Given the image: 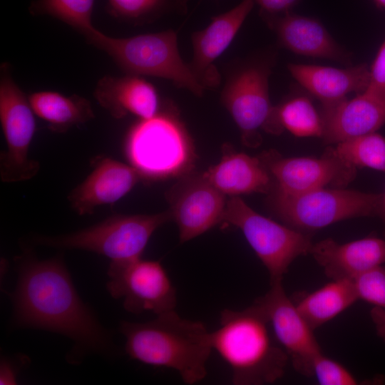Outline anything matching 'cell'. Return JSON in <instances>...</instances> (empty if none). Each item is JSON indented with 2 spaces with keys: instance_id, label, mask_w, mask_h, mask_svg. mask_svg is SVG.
I'll return each mask as SVG.
<instances>
[{
  "instance_id": "cell-25",
  "label": "cell",
  "mask_w": 385,
  "mask_h": 385,
  "mask_svg": "<svg viewBox=\"0 0 385 385\" xmlns=\"http://www.w3.org/2000/svg\"><path fill=\"white\" fill-rule=\"evenodd\" d=\"M189 0H107V11L134 24L153 22L167 14H185Z\"/></svg>"
},
{
  "instance_id": "cell-28",
  "label": "cell",
  "mask_w": 385,
  "mask_h": 385,
  "mask_svg": "<svg viewBox=\"0 0 385 385\" xmlns=\"http://www.w3.org/2000/svg\"><path fill=\"white\" fill-rule=\"evenodd\" d=\"M284 128L297 137H320L323 122L312 101L306 96L292 98L277 106Z\"/></svg>"
},
{
  "instance_id": "cell-24",
  "label": "cell",
  "mask_w": 385,
  "mask_h": 385,
  "mask_svg": "<svg viewBox=\"0 0 385 385\" xmlns=\"http://www.w3.org/2000/svg\"><path fill=\"white\" fill-rule=\"evenodd\" d=\"M29 100L35 115L48 123L54 132H66L95 117L91 102L78 95L66 96L44 91L31 93Z\"/></svg>"
},
{
  "instance_id": "cell-23",
  "label": "cell",
  "mask_w": 385,
  "mask_h": 385,
  "mask_svg": "<svg viewBox=\"0 0 385 385\" xmlns=\"http://www.w3.org/2000/svg\"><path fill=\"white\" fill-rule=\"evenodd\" d=\"M292 300L314 331L350 307L358 298L351 279H332L312 292L297 294Z\"/></svg>"
},
{
  "instance_id": "cell-2",
  "label": "cell",
  "mask_w": 385,
  "mask_h": 385,
  "mask_svg": "<svg viewBox=\"0 0 385 385\" xmlns=\"http://www.w3.org/2000/svg\"><path fill=\"white\" fill-rule=\"evenodd\" d=\"M120 331L130 358L173 369L186 384L205 377L212 349L210 332L202 322L183 318L174 309L146 322L123 321Z\"/></svg>"
},
{
  "instance_id": "cell-13",
  "label": "cell",
  "mask_w": 385,
  "mask_h": 385,
  "mask_svg": "<svg viewBox=\"0 0 385 385\" xmlns=\"http://www.w3.org/2000/svg\"><path fill=\"white\" fill-rule=\"evenodd\" d=\"M254 302L264 312L294 370L304 376H313L314 359L322 351L314 330L287 295L282 283L270 284V289Z\"/></svg>"
},
{
  "instance_id": "cell-10",
  "label": "cell",
  "mask_w": 385,
  "mask_h": 385,
  "mask_svg": "<svg viewBox=\"0 0 385 385\" xmlns=\"http://www.w3.org/2000/svg\"><path fill=\"white\" fill-rule=\"evenodd\" d=\"M34 112L29 96L11 76L8 63L1 67L0 120L6 148L0 154V178L4 183L30 180L40 165L29 157L36 130Z\"/></svg>"
},
{
  "instance_id": "cell-8",
  "label": "cell",
  "mask_w": 385,
  "mask_h": 385,
  "mask_svg": "<svg viewBox=\"0 0 385 385\" xmlns=\"http://www.w3.org/2000/svg\"><path fill=\"white\" fill-rule=\"evenodd\" d=\"M171 220L169 210L153 215H117L76 232L36 236L33 241L39 245L96 252L111 262H128L140 258L154 232Z\"/></svg>"
},
{
  "instance_id": "cell-34",
  "label": "cell",
  "mask_w": 385,
  "mask_h": 385,
  "mask_svg": "<svg viewBox=\"0 0 385 385\" xmlns=\"http://www.w3.org/2000/svg\"><path fill=\"white\" fill-rule=\"evenodd\" d=\"M370 317L377 336L385 343V308L374 307L370 311Z\"/></svg>"
},
{
  "instance_id": "cell-17",
  "label": "cell",
  "mask_w": 385,
  "mask_h": 385,
  "mask_svg": "<svg viewBox=\"0 0 385 385\" xmlns=\"http://www.w3.org/2000/svg\"><path fill=\"white\" fill-rule=\"evenodd\" d=\"M142 177L131 165L108 157L96 159L87 178L68 195L71 208L78 215L93 213L99 206L113 204L125 196Z\"/></svg>"
},
{
  "instance_id": "cell-9",
  "label": "cell",
  "mask_w": 385,
  "mask_h": 385,
  "mask_svg": "<svg viewBox=\"0 0 385 385\" xmlns=\"http://www.w3.org/2000/svg\"><path fill=\"white\" fill-rule=\"evenodd\" d=\"M222 222L241 230L268 271L270 284L282 282L293 261L309 254L313 245L312 235L259 214L236 196L227 200Z\"/></svg>"
},
{
  "instance_id": "cell-21",
  "label": "cell",
  "mask_w": 385,
  "mask_h": 385,
  "mask_svg": "<svg viewBox=\"0 0 385 385\" xmlns=\"http://www.w3.org/2000/svg\"><path fill=\"white\" fill-rule=\"evenodd\" d=\"M93 96L116 119L128 114L147 119L160 110L155 88L140 76H105L97 83Z\"/></svg>"
},
{
  "instance_id": "cell-18",
  "label": "cell",
  "mask_w": 385,
  "mask_h": 385,
  "mask_svg": "<svg viewBox=\"0 0 385 385\" xmlns=\"http://www.w3.org/2000/svg\"><path fill=\"white\" fill-rule=\"evenodd\" d=\"M320 114L326 144L376 132L385 124V93L365 90L351 99L322 108Z\"/></svg>"
},
{
  "instance_id": "cell-4",
  "label": "cell",
  "mask_w": 385,
  "mask_h": 385,
  "mask_svg": "<svg viewBox=\"0 0 385 385\" xmlns=\"http://www.w3.org/2000/svg\"><path fill=\"white\" fill-rule=\"evenodd\" d=\"M274 61L272 54L255 55L231 61L225 71L220 100L249 148L261 144L260 130L279 135L284 130L269 94Z\"/></svg>"
},
{
  "instance_id": "cell-3",
  "label": "cell",
  "mask_w": 385,
  "mask_h": 385,
  "mask_svg": "<svg viewBox=\"0 0 385 385\" xmlns=\"http://www.w3.org/2000/svg\"><path fill=\"white\" fill-rule=\"evenodd\" d=\"M210 342L212 350L230 367L236 385L274 383L284 376L289 360L255 302L242 310L224 309L219 327L210 332Z\"/></svg>"
},
{
  "instance_id": "cell-32",
  "label": "cell",
  "mask_w": 385,
  "mask_h": 385,
  "mask_svg": "<svg viewBox=\"0 0 385 385\" xmlns=\"http://www.w3.org/2000/svg\"><path fill=\"white\" fill-rule=\"evenodd\" d=\"M301 0H254L260 6V14H282L291 11Z\"/></svg>"
},
{
  "instance_id": "cell-12",
  "label": "cell",
  "mask_w": 385,
  "mask_h": 385,
  "mask_svg": "<svg viewBox=\"0 0 385 385\" xmlns=\"http://www.w3.org/2000/svg\"><path fill=\"white\" fill-rule=\"evenodd\" d=\"M260 158L272 175L274 188L287 194H298L331 186L344 188L354 179L356 168L339 158L332 147L320 158H283L270 150Z\"/></svg>"
},
{
  "instance_id": "cell-16",
  "label": "cell",
  "mask_w": 385,
  "mask_h": 385,
  "mask_svg": "<svg viewBox=\"0 0 385 385\" xmlns=\"http://www.w3.org/2000/svg\"><path fill=\"white\" fill-rule=\"evenodd\" d=\"M281 46L299 55L350 64L351 53L337 43L318 20L294 14H260Z\"/></svg>"
},
{
  "instance_id": "cell-14",
  "label": "cell",
  "mask_w": 385,
  "mask_h": 385,
  "mask_svg": "<svg viewBox=\"0 0 385 385\" xmlns=\"http://www.w3.org/2000/svg\"><path fill=\"white\" fill-rule=\"evenodd\" d=\"M167 199L181 243L222 222L227 202L225 195L203 174L185 175L169 190Z\"/></svg>"
},
{
  "instance_id": "cell-5",
  "label": "cell",
  "mask_w": 385,
  "mask_h": 385,
  "mask_svg": "<svg viewBox=\"0 0 385 385\" xmlns=\"http://www.w3.org/2000/svg\"><path fill=\"white\" fill-rule=\"evenodd\" d=\"M88 42L106 52L126 74L150 76L171 81L197 97L205 88L181 57L177 33L166 30L128 38L108 36L98 29Z\"/></svg>"
},
{
  "instance_id": "cell-20",
  "label": "cell",
  "mask_w": 385,
  "mask_h": 385,
  "mask_svg": "<svg viewBox=\"0 0 385 385\" xmlns=\"http://www.w3.org/2000/svg\"><path fill=\"white\" fill-rule=\"evenodd\" d=\"M288 69L302 86L320 101L322 108L339 103L349 93H363L370 80L366 63L345 68L290 63Z\"/></svg>"
},
{
  "instance_id": "cell-7",
  "label": "cell",
  "mask_w": 385,
  "mask_h": 385,
  "mask_svg": "<svg viewBox=\"0 0 385 385\" xmlns=\"http://www.w3.org/2000/svg\"><path fill=\"white\" fill-rule=\"evenodd\" d=\"M381 193L354 190L319 188L298 194H287L273 188L268 203L286 225L304 233L359 217L377 216Z\"/></svg>"
},
{
  "instance_id": "cell-30",
  "label": "cell",
  "mask_w": 385,
  "mask_h": 385,
  "mask_svg": "<svg viewBox=\"0 0 385 385\" xmlns=\"http://www.w3.org/2000/svg\"><path fill=\"white\" fill-rule=\"evenodd\" d=\"M313 376L321 385H356L359 381L342 364L327 357L323 352L315 356L312 364Z\"/></svg>"
},
{
  "instance_id": "cell-6",
  "label": "cell",
  "mask_w": 385,
  "mask_h": 385,
  "mask_svg": "<svg viewBox=\"0 0 385 385\" xmlns=\"http://www.w3.org/2000/svg\"><path fill=\"white\" fill-rule=\"evenodd\" d=\"M125 153L142 179L160 180L187 172L193 160L192 141L173 111L160 109L130 129Z\"/></svg>"
},
{
  "instance_id": "cell-19",
  "label": "cell",
  "mask_w": 385,
  "mask_h": 385,
  "mask_svg": "<svg viewBox=\"0 0 385 385\" xmlns=\"http://www.w3.org/2000/svg\"><path fill=\"white\" fill-rule=\"evenodd\" d=\"M331 279H352L385 263V239L369 236L346 243L332 238L313 243L309 253Z\"/></svg>"
},
{
  "instance_id": "cell-35",
  "label": "cell",
  "mask_w": 385,
  "mask_h": 385,
  "mask_svg": "<svg viewBox=\"0 0 385 385\" xmlns=\"http://www.w3.org/2000/svg\"><path fill=\"white\" fill-rule=\"evenodd\" d=\"M377 216L379 217V218L382 221V223L384 225L383 235H384V237H385V190L383 193H381Z\"/></svg>"
},
{
  "instance_id": "cell-29",
  "label": "cell",
  "mask_w": 385,
  "mask_h": 385,
  "mask_svg": "<svg viewBox=\"0 0 385 385\" xmlns=\"http://www.w3.org/2000/svg\"><path fill=\"white\" fill-rule=\"evenodd\" d=\"M358 299L385 308V266L368 270L351 279Z\"/></svg>"
},
{
  "instance_id": "cell-33",
  "label": "cell",
  "mask_w": 385,
  "mask_h": 385,
  "mask_svg": "<svg viewBox=\"0 0 385 385\" xmlns=\"http://www.w3.org/2000/svg\"><path fill=\"white\" fill-rule=\"evenodd\" d=\"M19 368L12 359H3L0 367V384H16Z\"/></svg>"
},
{
  "instance_id": "cell-1",
  "label": "cell",
  "mask_w": 385,
  "mask_h": 385,
  "mask_svg": "<svg viewBox=\"0 0 385 385\" xmlns=\"http://www.w3.org/2000/svg\"><path fill=\"white\" fill-rule=\"evenodd\" d=\"M17 271L11 294L15 325L63 334L82 353H112L110 335L78 294L61 258L40 260L25 251Z\"/></svg>"
},
{
  "instance_id": "cell-27",
  "label": "cell",
  "mask_w": 385,
  "mask_h": 385,
  "mask_svg": "<svg viewBox=\"0 0 385 385\" xmlns=\"http://www.w3.org/2000/svg\"><path fill=\"white\" fill-rule=\"evenodd\" d=\"M95 0H34L29 6L32 15H48L81 32L85 37L96 29L91 22Z\"/></svg>"
},
{
  "instance_id": "cell-15",
  "label": "cell",
  "mask_w": 385,
  "mask_h": 385,
  "mask_svg": "<svg viewBox=\"0 0 385 385\" xmlns=\"http://www.w3.org/2000/svg\"><path fill=\"white\" fill-rule=\"evenodd\" d=\"M254 5V0H242L229 11L212 17L204 29L192 34L193 54L189 63L205 89L220 85L221 75L214 62L230 45Z\"/></svg>"
},
{
  "instance_id": "cell-22",
  "label": "cell",
  "mask_w": 385,
  "mask_h": 385,
  "mask_svg": "<svg viewBox=\"0 0 385 385\" xmlns=\"http://www.w3.org/2000/svg\"><path fill=\"white\" fill-rule=\"evenodd\" d=\"M220 161L203 173L206 179L225 195L270 193L274 180L259 158L237 153L228 146Z\"/></svg>"
},
{
  "instance_id": "cell-36",
  "label": "cell",
  "mask_w": 385,
  "mask_h": 385,
  "mask_svg": "<svg viewBox=\"0 0 385 385\" xmlns=\"http://www.w3.org/2000/svg\"><path fill=\"white\" fill-rule=\"evenodd\" d=\"M380 7L385 9V0H374Z\"/></svg>"
},
{
  "instance_id": "cell-11",
  "label": "cell",
  "mask_w": 385,
  "mask_h": 385,
  "mask_svg": "<svg viewBox=\"0 0 385 385\" xmlns=\"http://www.w3.org/2000/svg\"><path fill=\"white\" fill-rule=\"evenodd\" d=\"M108 276V291L113 298L122 299L130 313L149 311L158 315L175 308V288L159 261L140 257L111 262Z\"/></svg>"
},
{
  "instance_id": "cell-31",
  "label": "cell",
  "mask_w": 385,
  "mask_h": 385,
  "mask_svg": "<svg viewBox=\"0 0 385 385\" xmlns=\"http://www.w3.org/2000/svg\"><path fill=\"white\" fill-rule=\"evenodd\" d=\"M369 71L370 80L366 90L385 93V41L381 46Z\"/></svg>"
},
{
  "instance_id": "cell-26",
  "label": "cell",
  "mask_w": 385,
  "mask_h": 385,
  "mask_svg": "<svg viewBox=\"0 0 385 385\" xmlns=\"http://www.w3.org/2000/svg\"><path fill=\"white\" fill-rule=\"evenodd\" d=\"M336 144L335 153L346 163L385 173V137L380 133H370Z\"/></svg>"
}]
</instances>
